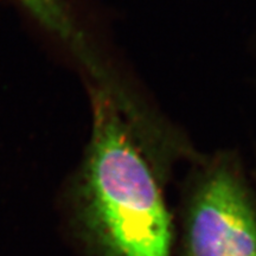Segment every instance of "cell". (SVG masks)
Returning <instances> with one entry per match:
<instances>
[{"instance_id":"6da1fadb","label":"cell","mask_w":256,"mask_h":256,"mask_svg":"<svg viewBox=\"0 0 256 256\" xmlns=\"http://www.w3.org/2000/svg\"><path fill=\"white\" fill-rule=\"evenodd\" d=\"M89 145L75 186L78 220L106 256H171L172 220L122 108L92 92Z\"/></svg>"},{"instance_id":"7a4b0ae2","label":"cell","mask_w":256,"mask_h":256,"mask_svg":"<svg viewBox=\"0 0 256 256\" xmlns=\"http://www.w3.org/2000/svg\"><path fill=\"white\" fill-rule=\"evenodd\" d=\"M185 256H256L255 202L232 160L212 162L194 188Z\"/></svg>"},{"instance_id":"3957f363","label":"cell","mask_w":256,"mask_h":256,"mask_svg":"<svg viewBox=\"0 0 256 256\" xmlns=\"http://www.w3.org/2000/svg\"><path fill=\"white\" fill-rule=\"evenodd\" d=\"M46 26L55 30L63 23L66 11L60 0H20Z\"/></svg>"}]
</instances>
